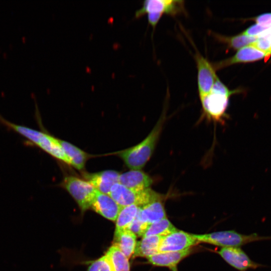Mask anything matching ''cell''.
<instances>
[{
    "label": "cell",
    "mask_w": 271,
    "mask_h": 271,
    "mask_svg": "<svg viewBox=\"0 0 271 271\" xmlns=\"http://www.w3.org/2000/svg\"><path fill=\"white\" fill-rule=\"evenodd\" d=\"M163 112L148 136L139 144L118 154L130 170H141L151 158L160 138L165 121Z\"/></svg>",
    "instance_id": "6da1fadb"
},
{
    "label": "cell",
    "mask_w": 271,
    "mask_h": 271,
    "mask_svg": "<svg viewBox=\"0 0 271 271\" xmlns=\"http://www.w3.org/2000/svg\"><path fill=\"white\" fill-rule=\"evenodd\" d=\"M0 123L8 129L24 137L29 144L35 146L53 158L71 165L70 161L63 151L57 138L45 131L9 121L1 115Z\"/></svg>",
    "instance_id": "7a4b0ae2"
},
{
    "label": "cell",
    "mask_w": 271,
    "mask_h": 271,
    "mask_svg": "<svg viewBox=\"0 0 271 271\" xmlns=\"http://www.w3.org/2000/svg\"><path fill=\"white\" fill-rule=\"evenodd\" d=\"M236 92L230 90L218 77L210 92L200 99L206 116L214 121L222 122L226 116L229 98Z\"/></svg>",
    "instance_id": "3957f363"
},
{
    "label": "cell",
    "mask_w": 271,
    "mask_h": 271,
    "mask_svg": "<svg viewBox=\"0 0 271 271\" xmlns=\"http://www.w3.org/2000/svg\"><path fill=\"white\" fill-rule=\"evenodd\" d=\"M199 243L203 242L223 247H240L249 243L271 240V235L261 236L256 233H239L234 230L221 231L210 233L193 234Z\"/></svg>",
    "instance_id": "277c9868"
},
{
    "label": "cell",
    "mask_w": 271,
    "mask_h": 271,
    "mask_svg": "<svg viewBox=\"0 0 271 271\" xmlns=\"http://www.w3.org/2000/svg\"><path fill=\"white\" fill-rule=\"evenodd\" d=\"M109 195L121 207L131 205L142 207L164 198L162 194L150 188L143 190H134L119 183L114 185Z\"/></svg>",
    "instance_id": "5b68a950"
},
{
    "label": "cell",
    "mask_w": 271,
    "mask_h": 271,
    "mask_svg": "<svg viewBox=\"0 0 271 271\" xmlns=\"http://www.w3.org/2000/svg\"><path fill=\"white\" fill-rule=\"evenodd\" d=\"M60 185L73 197L82 213L90 209L92 201L98 191L88 182L68 176L64 178Z\"/></svg>",
    "instance_id": "8992f818"
},
{
    "label": "cell",
    "mask_w": 271,
    "mask_h": 271,
    "mask_svg": "<svg viewBox=\"0 0 271 271\" xmlns=\"http://www.w3.org/2000/svg\"><path fill=\"white\" fill-rule=\"evenodd\" d=\"M184 1L178 0H146L142 7L134 14L136 18H139L146 14L151 13L166 14L175 16L185 12Z\"/></svg>",
    "instance_id": "52a82bcc"
},
{
    "label": "cell",
    "mask_w": 271,
    "mask_h": 271,
    "mask_svg": "<svg viewBox=\"0 0 271 271\" xmlns=\"http://www.w3.org/2000/svg\"><path fill=\"white\" fill-rule=\"evenodd\" d=\"M197 69V84L200 99L208 94L218 78L213 64L199 52L194 56Z\"/></svg>",
    "instance_id": "ba28073f"
},
{
    "label": "cell",
    "mask_w": 271,
    "mask_h": 271,
    "mask_svg": "<svg viewBox=\"0 0 271 271\" xmlns=\"http://www.w3.org/2000/svg\"><path fill=\"white\" fill-rule=\"evenodd\" d=\"M218 253L226 262L239 271L268 267L266 265L251 260L240 247H223Z\"/></svg>",
    "instance_id": "9c48e42d"
},
{
    "label": "cell",
    "mask_w": 271,
    "mask_h": 271,
    "mask_svg": "<svg viewBox=\"0 0 271 271\" xmlns=\"http://www.w3.org/2000/svg\"><path fill=\"white\" fill-rule=\"evenodd\" d=\"M199 243L193 234L182 230H177L163 236L161 239L159 252L177 251L192 247Z\"/></svg>",
    "instance_id": "30bf717a"
},
{
    "label": "cell",
    "mask_w": 271,
    "mask_h": 271,
    "mask_svg": "<svg viewBox=\"0 0 271 271\" xmlns=\"http://www.w3.org/2000/svg\"><path fill=\"white\" fill-rule=\"evenodd\" d=\"M269 56L252 44L239 49L232 57L217 62L213 65L215 70H218L235 64L255 62Z\"/></svg>",
    "instance_id": "8fae6325"
},
{
    "label": "cell",
    "mask_w": 271,
    "mask_h": 271,
    "mask_svg": "<svg viewBox=\"0 0 271 271\" xmlns=\"http://www.w3.org/2000/svg\"><path fill=\"white\" fill-rule=\"evenodd\" d=\"M119 174L114 170H105L92 173L84 172L83 177L97 191L109 195L112 187L118 183Z\"/></svg>",
    "instance_id": "7c38bea8"
},
{
    "label": "cell",
    "mask_w": 271,
    "mask_h": 271,
    "mask_svg": "<svg viewBox=\"0 0 271 271\" xmlns=\"http://www.w3.org/2000/svg\"><path fill=\"white\" fill-rule=\"evenodd\" d=\"M121 207L108 194L97 192L90 208L104 218L115 222Z\"/></svg>",
    "instance_id": "4fadbf2b"
},
{
    "label": "cell",
    "mask_w": 271,
    "mask_h": 271,
    "mask_svg": "<svg viewBox=\"0 0 271 271\" xmlns=\"http://www.w3.org/2000/svg\"><path fill=\"white\" fill-rule=\"evenodd\" d=\"M192 251L193 248L191 247L177 251L158 252L147 258L153 265L167 267L172 271H178V263L190 255Z\"/></svg>",
    "instance_id": "5bb4252c"
},
{
    "label": "cell",
    "mask_w": 271,
    "mask_h": 271,
    "mask_svg": "<svg viewBox=\"0 0 271 271\" xmlns=\"http://www.w3.org/2000/svg\"><path fill=\"white\" fill-rule=\"evenodd\" d=\"M153 180L141 170H130L120 174L118 183L131 190H143L149 188Z\"/></svg>",
    "instance_id": "9a60e30c"
},
{
    "label": "cell",
    "mask_w": 271,
    "mask_h": 271,
    "mask_svg": "<svg viewBox=\"0 0 271 271\" xmlns=\"http://www.w3.org/2000/svg\"><path fill=\"white\" fill-rule=\"evenodd\" d=\"M137 216L141 221L149 225L166 218L163 199L153 201L140 207Z\"/></svg>",
    "instance_id": "2e32d148"
},
{
    "label": "cell",
    "mask_w": 271,
    "mask_h": 271,
    "mask_svg": "<svg viewBox=\"0 0 271 271\" xmlns=\"http://www.w3.org/2000/svg\"><path fill=\"white\" fill-rule=\"evenodd\" d=\"M58 141L70 165L79 170H83L88 159L89 155L74 145L58 139Z\"/></svg>",
    "instance_id": "e0dca14e"
},
{
    "label": "cell",
    "mask_w": 271,
    "mask_h": 271,
    "mask_svg": "<svg viewBox=\"0 0 271 271\" xmlns=\"http://www.w3.org/2000/svg\"><path fill=\"white\" fill-rule=\"evenodd\" d=\"M137 235L129 229L114 234L113 244L116 245L128 259L133 255L136 245Z\"/></svg>",
    "instance_id": "ac0fdd59"
},
{
    "label": "cell",
    "mask_w": 271,
    "mask_h": 271,
    "mask_svg": "<svg viewBox=\"0 0 271 271\" xmlns=\"http://www.w3.org/2000/svg\"><path fill=\"white\" fill-rule=\"evenodd\" d=\"M162 236L152 235L143 237L137 242L133 256L148 258L159 252Z\"/></svg>",
    "instance_id": "d6986e66"
},
{
    "label": "cell",
    "mask_w": 271,
    "mask_h": 271,
    "mask_svg": "<svg viewBox=\"0 0 271 271\" xmlns=\"http://www.w3.org/2000/svg\"><path fill=\"white\" fill-rule=\"evenodd\" d=\"M140 207H141L135 205L121 207L115 221L114 233L128 229L136 218Z\"/></svg>",
    "instance_id": "ffe728a7"
},
{
    "label": "cell",
    "mask_w": 271,
    "mask_h": 271,
    "mask_svg": "<svg viewBox=\"0 0 271 271\" xmlns=\"http://www.w3.org/2000/svg\"><path fill=\"white\" fill-rule=\"evenodd\" d=\"M214 36L218 41L225 44L228 48L236 50H238L246 46L253 44L257 38L247 36L243 32L231 37L222 36L217 34H214Z\"/></svg>",
    "instance_id": "44dd1931"
},
{
    "label": "cell",
    "mask_w": 271,
    "mask_h": 271,
    "mask_svg": "<svg viewBox=\"0 0 271 271\" xmlns=\"http://www.w3.org/2000/svg\"><path fill=\"white\" fill-rule=\"evenodd\" d=\"M110 262L112 271H130L128 258L114 244L105 253Z\"/></svg>",
    "instance_id": "7402d4cb"
},
{
    "label": "cell",
    "mask_w": 271,
    "mask_h": 271,
    "mask_svg": "<svg viewBox=\"0 0 271 271\" xmlns=\"http://www.w3.org/2000/svg\"><path fill=\"white\" fill-rule=\"evenodd\" d=\"M177 229L166 217L158 222L150 224L143 237L152 235L165 236Z\"/></svg>",
    "instance_id": "603a6c76"
},
{
    "label": "cell",
    "mask_w": 271,
    "mask_h": 271,
    "mask_svg": "<svg viewBox=\"0 0 271 271\" xmlns=\"http://www.w3.org/2000/svg\"><path fill=\"white\" fill-rule=\"evenodd\" d=\"M87 271H112L111 265L107 255L90 262Z\"/></svg>",
    "instance_id": "cb8c5ba5"
},
{
    "label": "cell",
    "mask_w": 271,
    "mask_h": 271,
    "mask_svg": "<svg viewBox=\"0 0 271 271\" xmlns=\"http://www.w3.org/2000/svg\"><path fill=\"white\" fill-rule=\"evenodd\" d=\"M259 50L271 55V30L258 37L252 44Z\"/></svg>",
    "instance_id": "d4e9b609"
},
{
    "label": "cell",
    "mask_w": 271,
    "mask_h": 271,
    "mask_svg": "<svg viewBox=\"0 0 271 271\" xmlns=\"http://www.w3.org/2000/svg\"><path fill=\"white\" fill-rule=\"evenodd\" d=\"M270 30L271 29L255 23L247 28L243 33L247 36L258 38Z\"/></svg>",
    "instance_id": "484cf974"
},
{
    "label": "cell",
    "mask_w": 271,
    "mask_h": 271,
    "mask_svg": "<svg viewBox=\"0 0 271 271\" xmlns=\"http://www.w3.org/2000/svg\"><path fill=\"white\" fill-rule=\"evenodd\" d=\"M255 21L256 24L271 29V13L258 16L255 18Z\"/></svg>",
    "instance_id": "4316f807"
},
{
    "label": "cell",
    "mask_w": 271,
    "mask_h": 271,
    "mask_svg": "<svg viewBox=\"0 0 271 271\" xmlns=\"http://www.w3.org/2000/svg\"><path fill=\"white\" fill-rule=\"evenodd\" d=\"M162 14L156 13H151L148 14V20L149 24L155 29L161 19Z\"/></svg>",
    "instance_id": "83f0119b"
}]
</instances>
